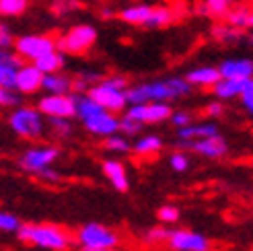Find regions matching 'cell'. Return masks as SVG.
<instances>
[{"instance_id": "cell-37", "label": "cell", "mask_w": 253, "mask_h": 251, "mask_svg": "<svg viewBox=\"0 0 253 251\" xmlns=\"http://www.w3.org/2000/svg\"><path fill=\"white\" fill-rule=\"evenodd\" d=\"M0 105L2 107H8V105H19V95L10 89H4L0 86Z\"/></svg>"}, {"instance_id": "cell-46", "label": "cell", "mask_w": 253, "mask_h": 251, "mask_svg": "<svg viewBox=\"0 0 253 251\" xmlns=\"http://www.w3.org/2000/svg\"><path fill=\"white\" fill-rule=\"evenodd\" d=\"M83 251H111V249H83Z\"/></svg>"}, {"instance_id": "cell-16", "label": "cell", "mask_w": 253, "mask_h": 251, "mask_svg": "<svg viewBox=\"0 0 253 251\" xmlns=\"http://www.w3.org/2000/svg\"><path fill=\"white\" fill-rule=\"evenodd\" d=\"M247 83L249 79H222L220 77V81L212 86V91L218 99H235V97H241Z\"/></svg>"}, {"instance_id": "cell-10", "label": "cell", "mask_w": 253, "mask_h": 251, "mask_svg": "<svg viewBox=\"0 0 253 251\" xmlns=\"http://www.w3.org/2000/svg\"><path fill=\"white\" fill-rule=\"evenodd\" d=\"M60 150L58 148H52V146H43V148H31L27 150L21 159H19V165L29 171V173H35L40 175L42 171H45L47 167H52V163L58 159Z\"/></svg>"}, {"instance_id": "cell-33", "label": "cell", "mask_w": 253, "mask_h": 251, "mask_svg": "<svg viewBox=\"0 0 253 251\" xmlns=\"http://www.w3.org/2000/svg\"><path fill=\"white\" fill-rule=\"evenodd\" d=\"M49 126H52L54 134L60 136V138H64V136H68L72 132V126L68 124L66 118H49Z\"/></svg>"}, {"instance_id": "cell-30", "label": "cell", "mask_w": 253, "mask_h": 251, "mask_svg": "<svg viewBox=\"0 0 253 251\" xmlns=\"http://www.w3.org/2000/svg\"><path fill=\"white\" fill-rule=\"evenodd\" d=\"M27 6H29V0H0V15L17 17V15H23Z\"/></svg>"}, {"instance_id": "cell-45", "label": "cell", "mask_w": 253, "mask_h": 251, "mask_svg": "<svg viewBox=\"0 0 253 251\" xmlns=\"http://www.w3.org/2000/svg\"><path fill=\"white\" fill-rule=\"evenodd\" d=\"M249 27H253V10H251V15H249Z\"/></svg>"}, {"instance_id": "cell-44", "label": "cell", "mask_w": 253, "mask_h": 251, "mask_svg": "<svg viewBox=\"0 0 253 251\" xmlns=\"http://www.w3.org/2000/svg\"><path fill=\"white\" fill-rule=\"evenodd\" d=\"M101 15H103V19H109L113 15V10L111 8H103V10H101Z\"/></svg>"}, {"instance_id": "cell-18", "label": "cell", "mask_w": 253, "mask_h": 251, "mask_svg": "<svg viewBox=\"0 0 253 251\" xmlns=\"http://www.w3.org/2000/svg\"><path fill=\"white\" fill-rule=\"evenodd\" d=\"M185 81L189 84H198V86H214L220 81V72H218V68L202 66V68H196V70H189Z\"/></svg>"}, {"instance_id": "cell-41", "label": "cell", "mask_w": 253, "mask_h": 251, "mask_svg": "<svg viewBox=\"0 0 253 251\" xmlns=\"http://www.w3.org/2000/svg\"><path fill=\"white\" fill-rule=\"evenodd\" d=\"M12 43H15V40H12L8 27L6 25H0V47H10Z\"/></svg>"}, {"instance_id": "cell-1", "label": "cell", "mask_w": 253, "mask_h": 251, "mask_svg": "<svg viewBox=\"0 0 253 251\" xmlns=\"http://www.w3.org/2000/svg\"><path fill=\"white\" fill-rule=\"evenodd\" d=\"M192 91V84L185 79H167L157 83H144L126 89L128 103H148V101H171Z\"/></svg>"}, {"instance_id": "cell-5", "label": "cell", "mask_w": 253, "mask_h": 251, "mask_svg": "<svg viewBox=\"0 0 253 251\" xmlns=\"http://www.w3.org/2000/svg\"><path fill=\"white\" fill-rule=\"evenodd\" d=\"M15 52L23 58V60H29L35 62L37 58H42L49 52H54L56 47V40L49 35H23L19 40H15Z\"/></svg>"}, {"instance_id": "cell-20", "label": "cell", "mask_w": 253, "mask_h": 251, "mask_svg": "<svg viewBox=\"0 0 253 251\" xmlns=\"http://www.w3.org/2000/svg\"><path fill=\"white\" fill-rule=\"evenodd\" d=\"M214 134H218V128L214 124H187L177 132L179 140H198V138H208Z\"/></svg>"}, {"instance_id": "cell-2", "label": "cell", "mask_w": 253, "mask_h": 251, "mask_svg": "<svg viewBox=\"0 0 253 251\" xmlns=\"http://www.w3.org/2000/svg\"><path fill=\"white\" fill-rule=\"evenodd\" d=\"M17 235L21 241H29L33 245H40L52 251H64L70 245L68 235L58 227H52V224H40V227H35V224H21Z\"/></svg>"}, {"instance_id": "cell-42", "label": "cell", "mask_w": 253, "mask_h": 251, "mask_svg": "<svg viewBox=\"0 0 253 251\" xmlns=\"http://www.w3.org/2000/svg\"><path fill=\"white\" fill-rule=\"evenodd\" d=\"M222 111H224L222 103L214 101V103H208V107H206V116H210V118H218V116H222Z\"/></svg>"}, {"instance_id": "cell-28", "label": "cell", "mask_w": 253, "mask_h": 251, "mask_svg": "<svg viewBox=\"0 0 253 251\" xmlns=\"http://www.w3.org/2000/svg\"><path fill=\"white\" fill-rule=\"evenodd\" d=\"M83 8H86V4L81 2V0H52V4H49V12H52L54 17H60V19L70 17Z\"/></svg>"}, {"instance_id": "cell-25", "label": "cell", "mask_w": 253, "mask_h": 251, "mask_svg": "<svg viewBox=\"0 0 253 251\" xmlns=\"http://www.w3.org/2000/svg\"><path fill=\"white\" fill-rule=\"evenodd\" d=\"M243 31L245 29L233 27V25H229V23H218V25L212 27V37L216 42H222V43H235V42L243 40Z\"/></svg>"}, {"instance_id": "cell-27", "label": "cell", "mask_w": 253, "mask_h": 251, "mask_svg": "<svg viewBox=\"0 0 253 251\" xmlns=\"http://www.w3.org/2000/svg\"><path fill=\"white\" fill-rule=\"evenodd\" d=\"M251 6L249 4H233L231 10L224 15V21L239 29H249V15H251Z\"/></svg>"}, {"instance_id": "cell-3", "label": "cell", "mask_w": 253, "mask_h": 251, "mask_svg": "<svg viewBox=\"0 0 253 251\" xmlns=\"http://www.w3.org/2000/svg\"><path fill=\"white\" fill-rule=\"evenodd\" d=\"M97 42V31L93 25H74L66 33L56 37V47L62 54H84Z\"/></svg>"}, {"instance_id": "cell-29", "label": "cell", "mask_w": 253, "mask_h": 251, "mask_svg": "<svg viewBox=\"0 0 253 251\" xmlns=\"http://www.w3.org/2000/svg\"><path fill=\"white\" fill-rule=\"evenodd\" d=\"M161 148H163V140L159 136H144L134 144V150L138 155H153L159 153Z\"/></svg>"}, {"instance_id": "cell-8", "label": "cell", "mask_w": 253, "mask_h": 251, "mask_svg": "<svg viewBox=\"0 0 253 251\" xmlns=\"http://www.w3.org/2000/svg\"><path fill=\"white\" fill-rule=\"evenodd\" d=\"M173 114L171 105L167 101H148V103H134L126 116L140 122V124H157V122H165Z\"/></svg>"}, {"instance_id": "cell-6", "label": "cell", "mask_w": 253, "mask_h": 251, "mask_svg": "<svg viewBox=\"0 0 253 251\" xmlns=\"http://www.w3.org/2000/svg\"><path fill=\"white\" fill-rule=\"evenodd\" d=\"M86 95L93 97L95 101L101 107H105L107 111H122L126 105H128L126 91L124 89H116V86H111L105 81H99V83L91 84L88 86V91H86Z\"/></svg>"}, {"instance_id": "cell-7", "label": "cell", "mask_w": 253, "mask_h": 251, "mask_svg": "<svg viewBox=\"0 0 253 251\" xmlns=\"http://www.w3.org/2000/svg\"><path fill=\"white\" fill-rule=\"evenodd\" d=\"M77 239L83 245V249H113L118 245V235L95 222L84 224L79 231Z\"/></svg>"}, {"instance_id": "cell-31", "label": "cell", "mask_w": 253, "mask_h": 251, "mask_svg": "<svg viewBox=\"0 0 253 251\" xmlns=\"http://www.w3.org/2000/svg\"><path fill=\"white\" fill-rule=\"evenodd\" d=\"M105 148L107 150H116V153H128L130 142L126 140L124 136H118V132H116V134H111V136L105 138Z\"/></svg>"}, {"instance_id": "cell-14", "label": "cell", "mask_w": 253, "mask_h": 251, "mask_svg": "<svg viewBox=\"0 0 253 251\" xmlns=\"http://www.w3.org/2000/svg\"><path fill=\"white\" fill-rule=\"evenodd\" d=\"M83 124H84V128L95 136H105L107 138L111 134L120 132V120L116 116H111L109 111H103V114H99V116L88 118Z\"/></svg>"}, {"instance_id": "cell-38", "label": "cell", "mask_w": 253, "mask_h": 251, "mask_svg": "<svg viewBox=\"0 0 253 251\" xmlns=\"http://www.w3.org/2000/svg\"><path fill=\"white\" fill-rule=\"evenodd\" d=\"M159 220H163V222H177V220H179V210H177L175 206H163L159 210Z\"/></svg>"}, {"instance_id": "cell-47", "label": "cell", "mask_w": 253, "mask_h": 251, "mask_svg": "<svg viewBox=\"0 0 253 251\" xmlns=\"http://www.w3.org/2000/svg\"><path fill=\"white\" fill-rule=\"evenodd\" d=\"M247 40H249V43H251V45H253V31H251V33H249V37H247Z\"/></svg>"}, {"instance_id": "cell-15", "label": "cell", "mask_w": 253, "mask_h": 251, "mask_svg": "<svg viewBox=\"0 0 253 251\" xmlns=\"http://www.w3.org/2000/svg\"><path fill=\"white\" fill-rule=\"evenodd\" d=\"M218 72L222 79H253V60H224L218 66Z\"/></svg>"}, {"instance_id": "cell-22", "label": "cell", "mask_w": 253, "mask_h": 251, "mask_svg": "<svg viewBox=\"0 0 253 251\" xmlns=\"http://www.w3.org/2000/svg\"><path fill=\"white\" fill-rule=\"evenodd\" d=\"M150 12H153V6H148V4H136V6H128V8H124L118 12V17L126 23H130V25H146L148 17H150Z\"/></svg>"}, {"instance_id": "cell-35", "label": "cell", "mask_w": 253, "mask_h": 251, "mask_svg": "<svg viewBox=\"0 0 253 251\" xmlns=\"http://www.w3.org/2000/svg\"><path fill=\"white\" fill-rule=\"evenodd\" d=\"M140 128H142V124H140V122H136V120H132V118H128V116L120 120V132L126 134V136H134V134H138V132H140Z\"/></svg>"}, {"instance_id": "cell-26", "label": "cell", "mask_w": 253, "mask_h": 251, "mask_svg": "<svg viewBox=\"0 0 253 251\" xmlns=\"http://www.w3.org/2000/svg\"><path fill=\"white\" fill-rule=\"evenodd\" d=\"M233 0H204L202 4L196 6V10L204 17H222L231 10Z\"/></svg>"}, {"instance_id": "cell-21", "label": "cell", "mask_w": 253, "mask_h": 251, "mask_svg": "<svg viewBox=\"0 0 253 251\" xmlns=\"http://www.w3.org/2000/svg\"><path fill=\"white\" fill-rule=\"evenodd\" d=\"M42 89H45L47 93H54V95H68L72 91V79L64 77V74H58V72L45 74Z\"/></svg>"}, {"instance_id": "cell-40", "label": "cell", "mask_w": 253, "mask_h": 251, "mask_svg": "<svg viewBox=\"0 0 253 251\" xmlns=\"http://www.w3.org/2000/svg\"><path fill=\"white\" fill-rule=\"evenodd\" d=\"M169 120L177 126V128H183V126L192 124V114H187V111H173Z\"/></svg>"}, {"instance_id": "cell-43", "label": "cell", "mask_w": 253, "mask_h": 251, "mask_svg": "<svg viewBox=\"0 0 253 251\" xmlns=\"http://www.w3.org/2000/svg\"><path fill=\"white\" fill-rule=\"evenodd\" d=\"M40 175H42L43 179H47V181H58V179H60V175H58V173H54V171H49V167H47L45 171H42Z\"/></svg>"}, {"instance_id": "cell-34", "label": "cell", "mask_w": 253, "mask_h": 251, "mask_svg": "<svg viewBox=\"0 0 253 251\" xmlns=\"http://www.w3.org/2000/svg\"><path fill=\"white\" fill-rule=\"evenodd\" d=\"M169 165H171V169H173V171L183 173V171H187V167H189V159H187V155H185V153H181V150H177V153H173V155H171Z\"/></svg>"}, {"instance_id": "cell-17", "label": "cell", "mask_w": 253, "mask_h": 251, "mask_svg": "<svg viewBox=\"0 0 253 251\" xmlns=\"http://www.w3.org/2000/svg\"><path fill=\"white\" fill-rule=\"evenodd\" d=\"M103 173L105 177L113 183L118 192H128V175H126V169L120 161H105L103 163Z\"/></svg>"}, {"instance_id": "cell-4", "label": "cell", "mask_w": 253, "mask_h": 251, "mask_svg": "<svg viewBox=\"0 0 253 251\" xmlns=\"http://www.w3.org/2000/svg\"><path fill=\"white\" fill-rule=\"evenodd\" d=\"M10 128L19 136L27 138V140H35L43 134V118L40 109L33 107H19L12 111L10 116Z\"/></svg>"}, {"instance_id": "cell-36", "label": "cell", "mask_w": 253, "mask_h": 251, "mask_svg": "<svg viewBox=\"0 0 253 251\" xmlns=\"http://www.w3.org/2000/svg\"><path fill=\"white\" fill-rule=\"evenodd\" d=\"M169 233L171 231H167V229H163V227H155V229H150L148 233H146V241L148 243H165L167 239H169Z\"/></svg>"}, {"instance_id": "cell-39", "label": "cell", "mask_w": 253, "mask_h": 251, "mask_svg": "<svg viewBox=\"0 0 253 251\" xmlns=\"http://www.w3.org/2000/svg\"><path fill=\"white\" fill-rule=\"evenodd\" d=\"M241 103H243V107L249 111V114H253V79H249L247 86L241 93Z\"/></svg>"}, {"instance_id": "cell-9", "label": "cell", "mask_w": 253, "mask_h": 251, "mask_svg": "<svg viewBox=\"0 0 253 251\" xmlns=\"http://www.w3.org/2000/svg\"><path fill=\"white\" fill-rule=\"evenodd\" d=\"M37 109L42 111V116L47 118H66L70 120L72 116H77V107H74V97L68 95H54L49 93L43 99H40Z\"/></svg>"}, {"instance_id": "cell-32", "label": "cell", "mask_w": 253, "mask_h": 251, "mask_svg": "<svg viewBox=\"0 0 253 251\" xmlns=\"http://www.w3.org/2000/svg\"><path fill=\"white\" fill-rule=\"evenodd\" d=\"M19 227H21V222H19V218L15 214L0 210V231H4V233H17Z\"/></svg>"}, {"instance_id": "cell-11", "label": "cell", "mask_w": 253, "mask_h": 251, "mask_svg": "<svg viewBox=\"0 0 253 251\" xmlns=\"http://www.w3.org/2000/svg\"><path fill=\"white\" fill-rule=\"evenodd\" d=\"M181 148L187 150H194V153H200L202 157H208V159H218L222 155H226V140L220 134H214L208 138H198V140H179Z\"/></svg>"}, {"instance_id": "cell-23", "label": "cell", "mask_w": 253, "mask_h": 251, "mask_svg": "<svg viewBox=\"0 0 253 251\" xmlns=\"http://www.w3.org/2000/svg\"><path fill=\"white\" fill-rule=\"evenodd\" d=\"M177 19V10L171 8V6H153V12L146 21L144 27H153V29H159V27H167L173 21Z\"/></svg>"}, {"instance_id": "cell-13", "label": "cell", "mask_w": 253, "mask_h": 251, "mask_svg": "<svg viewBox=\"0 0 253 251\" xmlns=\"http://www.w3.org/2000/svg\"><path fill=\"white\" fill-rule=\"evenodd\" d=\"M45 74L35 64H23L17 72V91L21 93H35L43 86Z\"/></svg>"}, {"instance_id": "cell-12", "label": "cell", "mask_w": 253, "mask_h": 251, "mask_svg": "<svg viewBox=\"0 0 253 251\" xmlns=\"http://www.w3.org/2000/svg\"><path fill=\"white\" fill-rule=\"evenodd\" d=\"M167 241L175 251H210V241L206 237L192 231H171Z\"/></svg>"}, {"instance_id": "cell-19", "label": "cell", "mask_w": 253, "mask_h": 251, "mask_svg": "<svg viewBox=\"0 0 253 251\" xmlns=\"http://www.w3.org/2000/svg\"><path fill=\"white\" fill-rule=\"evenodd\" d=\"M74 97V107H77V116L84 122L88 118H93V116H99V114H103V111H107L105 107H101L93 97H88V95H83V93H77V95H72Z\"/></svg>"}, {"instance_id": "cell-24", "label": "cell", "mask_w": 253, "mask_h": 251, "mask_svg": "<svg viewBox=\"0 0 253 251\" xmlns=\"http://www.w3.org/2000/svg\"><path fill=\"white\" fill-rule=\"evenodd\" d=\"M33 64L40 68L43 74H52V72H60L64 68V54L60 52V49H54V52H49L42 58H37Z\"/></svg>"}]
</instances>
